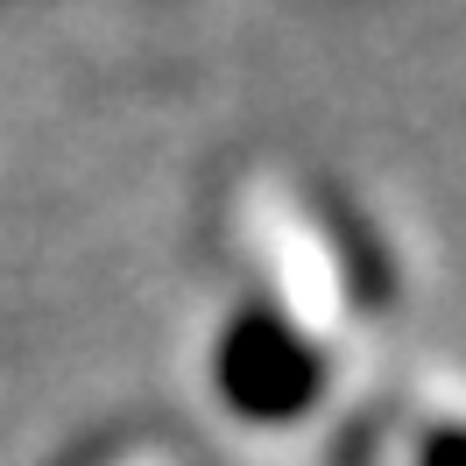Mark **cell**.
<instances>
[{
	"mask_svg": "<svg viewBox=\"0 0 466 466\" xmlns=\"http://www.w3.org/2000/svg\"><path fill=\"white\" fill-rule=\"evenodd\" d=\"M212 381H219L233 417H248V424H297L325 389V353L283 311L248 304V311L227 319L219 347H212Z\"/></svg>",
	"mask_w": 466,
	"mask_h": 466,
	"instance_id": "1",
	"label": "cell"
},
{
	"mask_svg": "<svg viewBox=\"0 0 466 466\" xmlns=\"http://www.w3.org/2000/svg\"><path fill=\"white\" fill-rule=\"evenodd\" d=\"M417 466H466V424L431 431V438H424V452H417Z\"/></svg>",
	"mask_w": 466,
	"mask_h": 466,
	"instance_id": "2",
	"label": "cell"
}]
</instances>
